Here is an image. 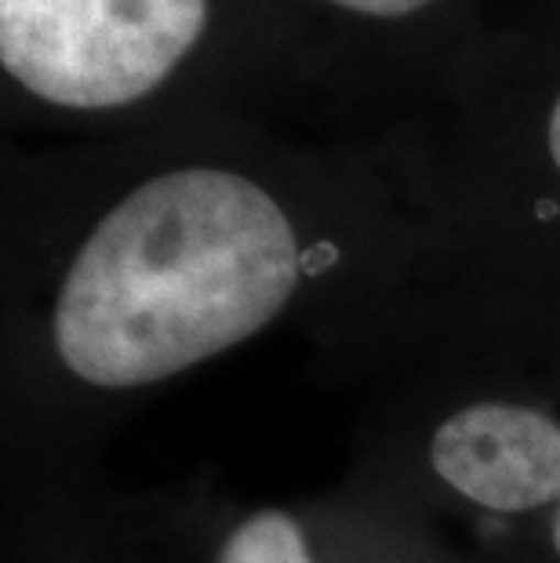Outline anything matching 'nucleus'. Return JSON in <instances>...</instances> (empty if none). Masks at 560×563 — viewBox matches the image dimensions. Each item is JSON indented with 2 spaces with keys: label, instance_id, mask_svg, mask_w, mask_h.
<instances>
[{
  "label": "nucleus",
  "instance_id": "obj_1",
  "mask_svg": "<svg viewBox=\"0 0 560 563\" xmlns=\"http://www.w3.org/2000/svg\"><path fill=\"white\" fill-rule=\"evenodd\" d=\"M299 280V236L266 189L175 167L117 200L69 258L52 353L80 386L146 389L255 339Z\"/></svg>",
  "mask_w": 560,
  "mask_h": 563
},
{
  "label": "nucleus",
  "instance_id": "obj_3",
  "mask_svg": "<svg viewBox=\"0 0 560 563\" xmlns=\"http://www.w3.org/2000/svg\"><path fill=\"white\" fill-rule=\"evenodd\" d=\"M430 470L451 495L498 517L560 501V418L520 400H473L430 433Z\"/></svg>",
  "mask_w": 560,
  "mask_h": 563
},
{
  "label": "nucleus",
  "instance_id": "obj_4",
  "mask_svg": "<svg viewBox=\"0 0 560 563\" xmlns=\"http://www.w3.org/2000/svg\"><path fill=\"white\" fill-rule=\"evenodd\" d=\"M216 563H317L306 545L303 527L288 512L262 509L233 527Z\"/></svg>",
  "mask_w": 560,
  "mask_h": 563
},
{
  "label": "nucleus",
  "instance_id": "obj_5",
  "mask_svg": "<svg viewBox=\"0 0 560 563\" xmlns=\"http://www.w3.org/2000/svg\"><path fill=\"white\" fill-rule=\"evenodd\" d=\"M328 4L353 11V15H367V19H404L411 11L426 8L430 0H328Z\"/></svg>",
  "mask_w": 560,
  "mask_h": 563
},
{
  "label": "nucleus",
  "instance_id": "obj_7",
  "mask_svg": "<svg viewBox=\"0 0 560 563\" xmlns=\"http://www.w3.org/2000/svg\"><path fill=\"white\" fill-rule=\"evenodd\" d=\"M550 545H553V556H557V563H560V501H557L553 520H550Z\"/></svg>",
  "mask_w": 560,
  "mask_h": 563
},
{
  "label": "nucleus",
  "instance_id": "obj_6",
  "mask_svg": "<svg viewBox=\"0 0 560 563\" xmlns=\"http://www.w3.org/2000/svg\"><path fill=\"white\" fill-rule=\"evenodd\" d=\"M546 150H550V161L560 175V95H557V102L550 110V121H546Z\"/></svg>",
  "mask_w": 560,
  "mask_h": 563
},
{
  "label": "nucleus",
  "instance_id": "obj_2",
  "mask_svg": "<svg viewBox=\"0 0 560 563\" xmlns=\"http://www.w3.org/2000/svg\"><path fill=\"white\" fill-rule=\"evenodd\" d=\"M208 0H0L8 77L63 110H121L175 74Z\"/></svg>",
  "mask_w": 560,
  "mask_h": 563
}]
</instances>
